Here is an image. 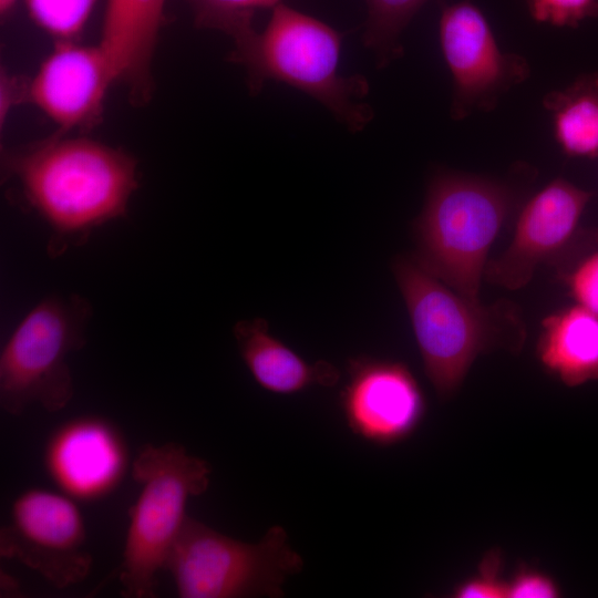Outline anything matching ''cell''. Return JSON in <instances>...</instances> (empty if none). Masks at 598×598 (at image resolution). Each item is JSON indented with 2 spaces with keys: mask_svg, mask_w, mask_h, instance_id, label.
I'll use <instances>...</instances> for the list:
<instances>
[{
  "mask_svg": "<svg viewBox=\"0 0 598 598\" xmlns=\"http://www.w3.org/2000/svg\"><path fill=\"white\" fill-rule=\"evenodd\" d=\"M54 134L2 157L25 208L50 228L48 254L81 246L92 231L126 215L138 187L136 159L123 150L85 137Z\"/></svg>",
  "mask_w": 598,
  "mask_h": 598,
  "instance_id": "cell-1",
  "label": "cell"
},
{
  "mask_svg": "<svg viewBox=\"0 0 598 598\" xmlns=\"http://www.w3.org/2000/svg\"><path fill=\"white\" fill-rule=\"evenodd\" d=\"M234 42L229 60L245 69L251 94L272 80L308 94L351 132L372 121L363 102L368 80L339 72L342 35L321 20L280 3L262 31L252 28Z\"/></svg>",
  "mask_w": 598,
  "mask_h": 598,
  "instance_id": "cell-2",
  "label": "cell"
},
{
  "mask_svg": "<svg viewBox=\"0 0 598 598\" xmlns=\"http://www.w3.org/2000/svg\"><path fill=\"white\" fill-rule=\"evenodd\" d=\"M393 272L406 305L427 379L441 399L462 385L475 359L495 348L518 351L526 331L511 302L485 306L465 298L400 257Z\"/></svg>",
  "mask_w": 598,
  "mask_h": 598,
  "instance_id": "cell-3",
  "label": "cell"
},
{
  "mask_svg": "<svg viewBox=\"0 0 598 598\" xmlns=\"http://www.w3.org/2000/svg\"><path fill=\"white\" fill-rule=\"evenodd\" d=\"M516 198L515 188L502 181L436 173L415 220L414 260L461 296L480 300L488 251Z\"/></svg>",
  "mask_w": 598,
  "mask_h": 598,
  "instance_id": "cell-4",
  "label": "cell"
},
{
  "mask_svg": "<svg viewBox=\"0 0 598 598\" xmlns=\"http://www.w3.org/2000/svg\"><path fill=\"white\" fill-rule=\"evenodd\" d=\"M131 472L141 491L130 511L118 580L124 597L153 598L157 576L188 517L187 502L207 491L212 467L183 445L167 442L143 445Z\"/></svg>",
  "mask_w": 598,
  "mask_h": 598,
  "instance_id": "cell-5",
  "label": "cell"
},
{
  "mask_svg": "<svg viewBox=\"0 0 598 598\" xmlns=\"http://www.w3.org/2000/svg\"><path fill=\"white\" fill-rule=\"evenodd\" d=\"M302 568L279 525L246 543L190 516L166 565L179 598H279L288 577Z\"/></svg>",
  "mask_w": 598,
  "mask_h": 598,
  "instance_id": "cell-6",
  "label": "cell"
},
{
  "mask_svg": "<svg viewBox=\"0 0 598 598\" xmlns=\"http://www.w3.org/2000/svg\"><path fill=\"white\" fill-rule=\"evenodd\" d=\"M92 306L79 295L51 296L30 310L0 354V405L20 415L38 403L64 409L74 394L68 357L84 347Z\"/></svg>",
  "mask_w": 598,
  "mask_h": 598,
  "instance_id": "cell-7",
  "label": "cell"
},
{
  "mask_svg": "<svg viewBox=\"0 0 598 598\" xmlns=\"http://www.w3.org/2000/svg\"><path fill=\"white\" fill-rule=\"evenodd\" d=\"M0 555L23 564L56 588L83 581L93 558L76 501L61 491L23 489L0 529Z\"/></svg>",
  "mask_w": 598,
  "mask_h": 598,
  "instance_id": "cell-8",
  "label": "cell"
},
{
  "mask_svg": "<svg viewBox=\"0 0 598 598\" xmlns=\"http://www.w3.org/2000/svg\"><path fill=\"white\" fill-rule=\"evenodd\" d=\"M439 41L452 76L454 121L493 111L505 93L530 76L528 61L501 50L487 18L470 0L443 6Z\"/></svg>",
  "mask_w": 598,
  "mask_h": 598,
  "instance_id": "cell-9",
  "label": "cell"
},
{
  "mask_svg": "<svg viewBox=\"0 0 598 598\" xmlns=\"http://www.w3.org/2000/svg\"><path fill=\"white\" fill-rule=\"evenodd\" d=\"M340 405L353 434L378 445L408 440L421 425L425 396L402 362L358 357L348 363Z\"/></svg>",
  "mask_w": 598,
  "mask_h": 598,
  "instance_id": "cell-10",
  "label": "cell"
},
{
  "mask_svg": "<svg viewBox=\"0 0 598 598\" xmlns=\"http://www.w3.org/2000/svg\"><path fill=\"white\" fill-rule=\"evenodd\" d=\"M592 196V192L560 177L545 185L524 204L507 249L487 262L486 280L509 290L525 287L540 264L575 240Z\"/></svg>",
  "mask_w": 598,
  "mask_h": 598,
  "instance_id": "cell-11",
  "label": "cell"
},
{
  "mask_svg": "<svg viewBox=\"0 0 598 598\" xmlns=\"http://www.w3.org/2000/svg\"><path fill=\"white\" fill-rule=\"evenodd\" d=\"M117 82L114 68L100 44L55 41L28 83V101L59 130H87L102 118L110 86Z\"/></svg>",
  "mask_w": 598,
  "mask_h": 598,
  "instance_id": "cell-12",
  "label": "cell"
},
{
  "mask_svg": "<svg viewBox=\"0 0 598 598\" xmlns=\"http://www.w3.org/2000/svg\"><path fill=\"white\" fill-rule=\"evenodd\" d=\"M43 464L59 491L80 502L109 496L124 478L130 461L120 430L104 417L71 419L49 436Z\"/></svg>",
  "mask_w": 598,
  "mask_h": 598,
  "instance_id": "cell-13",
  "label": "cell"
},
{
  "mask_svg": "<svg viewBox=\"0 0 598 598\" xmlns=\"http://www.w3.org/2000/svg\"><path fill=\"white\" fill-rule=\"evenodd\" d=\"M166 0H106L99 44L132 103L145 104L153 92L152 60Z\"/></svg>",
  "mask_w": 598,
  "mask_h": 598,
  "instance_id": "cell-14",
  "label": "cell"
},
{
  "mask_svg": "<svg viewBox=\"0 0 598 598\" xmlns=\"http://www.w3.org/2000/svg\"><path fill=\"white\" fill-rule=\"evenodd\" d=\"M240 355L265 390L290 395L312 385H334L338 370L330 363H309L268 331L264 319L241 320L234 327Z\"/></svg>",
  "mask_w": 598,
  "mask_h": 598,
  "instance_id": "cell-15",
  "label": "cell"
},
{
  "mask_svg": "<svg viewBox=\"0 0 598 598\" xmlns=\"http://www.w3.org/2000/svg\"><path fill=\"white\" fill-rule=\"evenodd\" d=\"M542 365L567 386L598 380V313L575 303L542 322L537 343Z\"/></svg>",
  "mask_w": 598,
  "mask_h": 598,
  "instance_id": "cell-16",
  "label": "cell"
},
{
  "mask_svg": "<svg viewBox=\"0 0 598 598\" xmlns=\"http://www.w3.org/2000/svg\"><path fill=\"white\" fill-rule=\"evenodd\" d=\"M550 115L553 134L568 157H598V71L585 73L542 100Z\"/></svg>",
  "mask_w": 598,
  "mask_h": 598,
  "instance_id": "cell-17",
  "label": "cell"
},
{
  "mask_svg": "<svg viewBox=\"0 0 598 598\" xmlns=\"http://www.w3.org/2000/svg\"><path fill=\"white\" fill-rule=\"evenodd\" d=\"M429 0H365L368 18L363 43L378 68L388 66L403 54L400 37L414 14Z\"/></svg>",
  "mask_w": 598,
  "mask_h": 598,
  "instance_id": "cell-18",
  "label": "cell"
},
{
  "mask_svg": "<svg viewBox=\"0 0 598 598\" xmlns=\"http://www.w3.org/2000/svg\"><path fill=\"white\" fill-rule=\"evenodd\" d=\"M198 27L223 31L233 39L251 30L255 13L282 0H192Z\"/></svg>",
  "mask_w": 598,
  "mask_h": 598,
  "instance_id": "cell-19",
  "label": "cell"
},
{
  "mask_svg": "<svg viewBox=\"0 0 598 598\" xmlns=\"http://www.w3.org/2000/svg\"><path fill=\"white\" fill-rule=\"evenodd\" d=\"M30 18L55 41L73 40L97 0H24Z\"/></svg>",
  "mask_w": 598,
  "mask_h": 598,
  "instance_id": "cell-20",
  "label": "cell"
},
{
  "mask_svg": "<svg viewBox=\"0 0 598 598\" xmlns=\"http://www.w3.org/2000/svg\"><path fill=\"white\" fill-rule=\"evenodd\" d=\"M532 19L559 28H577L598 17V0H526Z\"/></svg>",
  "mask_w": 598,
  "mask_h": 598,
  "instance_id": "cell-21",
  "label": "cell"
},
{
  "mask_svg": "<svg viewBox=\"0 0 598 598\" xmlns=\"http://www.w3.org/2000/svg\"><path fill=\"white\" fill-rule=\"evenodd\" d=\"M503 556L492 549L482 558L477 571L457 584L452 591L455 598H506L507 579L501 576Z\"/></svg>",
  "mask_w": 598,
  "mask_h": 598,
  "instance_id": "cell-22",
  "label": "cell"
},
{
  "mask_svg": "<svg viewBox=\"0 0 598 598\" xmlns=\"http://www.w3.org/2000/svg\"><path fill=\"white\" fill-rule=\"evenodd\" d=\"M566 282L576 303L598 313V250L581 258L567 274Z\"/></svg>",
  "mask_w": 598,
  "mask_h": 598,
  "instance_id": "cell-23",
  "label": "cell"
},
{
  "mask_svg": "<svg viewBox=\"0 0 598 598\" xmlns=\"http://www.w3.org/2000/svg\"><path fill=\"white\" fill-rule=\"evenodd\" d=\"M561 589L555 578L530 566H519L507 579L506 598H557Z\"/></svg>",
  "mask_w": 598,
  "mask_h": 598,
  "instance_id": "cell-24",
  "label": "cell"
},
{
  "mask_svg": "<svg viewBox=\"0 0 598 598\" xmlns=\"http://www.w3.org/2000/svg\"><path fill=\"white\" fill-rule=\"evenodd\" d=\"M28 83L7 72L1 73L0 82V120L1 124L8 116L11 107L22 100L28 101Z\"/></svg>",
  "mask_w": 598,
  "mask_h": 598,
  "instance_id": "cell-25",
  "label": "cell"
},
{
  "mask_svg": "<svg viewBox=\"0 0 598 598\" xmlns=\"http://www.w3.org/2000/svg\"><path fill=\"white\" fill-rule=\"evenodd\" d=\"M1 594H17L20 591V586L17 580L8 573L1 571Z\"/></svg>",
  "mask_w": 598,
  "mask_h": 598,
  "instance_id": "cell-26",
  "label": "cell"
},
{
  "mask_svg": "<svg viewBox=\"0 0 598 598\" xmlns=\"http://www.w3.org/2000/svg\"><path fill=\"white\" fill-rule=\"evenodd\" d=\"M17 0H0V13L1 16H6L9 13V11L12 9V7L16 4Z\"/></svg>",
  "mask_w": 598,
  "mask_h": 598,
  "instance_id": "cell-27",
  "label": "cell"
}]
</instances>
